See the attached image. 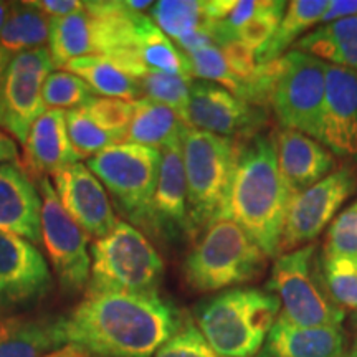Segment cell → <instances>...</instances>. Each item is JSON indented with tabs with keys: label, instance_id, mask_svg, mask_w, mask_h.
Listing matches in <instances>:
<instances>
[{
	"label": "cell",
	"instance_id": "484cf974",
	"mask_svg": "<svg viewBox=\"0 0 357 357\" xmlns=\"http://www.w3.org/2000/svg\"><path fill=\"white\" fill-rule=\"evenodd\" d=\"M63 68L84 79L93 91L105 98H118L124 101H137L142 98L139 82L106 55L75 58Z\"/></svg>",
	"mask_w": 357,
	"mask_h": 357
},
{
	"label": "cell",
	"instance_id": "7bdbcfd3",
	"mask_svg": "<svg viewBox=\"0 0 357 357\" xmlns=\"http://www.w3.org/2000/svg\"><path fill=\"white\" fill-rule=\"evenodd\" d=\"M47 357H89V356H86V354H84V352L77 349V347L65 346V347H61V349L55 351V352H53V354L47 356Z\"/></svg>",
	"mask_w": 357,
	"mask_h": 357
},
{
	"label": "cell",
	"instance_id": "e575fe53",
	"mask_svg": "<svg viewBox=\"0 0 357 357\" xmlns=\"http://www.w3.org/2000/svg\"><path fill=\"white\" fill-rule=\"evenodd\" d=\"M132 102L134 101L118 100V98L95 96L83 106V109L105 131L111 132L119 141L124 142V136H126L134 113Z\"/></svg>",
	"mask_w": 357,
	"mask_h": 357
},
{
	"label": "cell",
	"instance_id": "60d3db41",
	"mask_svg": "<svg viewBox=\"0 0 357 357\" xmlns=\"http://www.w3.org/2000/svg\"><path fill=\"white\" fill-rule=\"evenodd\" d=\"M357 15V0H329V6L321 17V24L328 25L331 22L349 19Z\"/></svg>",
	"mask_w": 357,
	"mask_h": 357
},
{
	"label": "cell",
	"instance_id": "ba28073f",
	"mask_svg": "<svg viewBox=\"0 0 357 357\" xmlns=\"http://www.w3.org/2000/svg\"><path fill=\"white\" fill-rule=\"evenodd\" d=\"M160 160L162 151L123 142L88 159L86 167L100 178L119 211L132 223L144 227Z\"/></svg>",
	"mask_w": 357,
	"mask_h": 357
},
{
	"label": "cell",
	"instance_id": "cb8c5ba5",
	"mask_svg": "<svg viewBox=\"0 0 357 357\" xmlns=\"http://www.w3.org/2000/svg\"><path fill=\"white\" fill-rule=\"evenodd\" d=\"M294 50L357 71V15L331 22L298 40Z\"/></svg>",
	"mask_w": 357,
	"mask_h": 357
},
{
	"label": "cell",
	"instance_id": "4dcf8cb0",
	"mask_svg": "<svg viewBox=\"0 0 357 357\" xmlns=\"http://www.w3.org/2000/svg\"><path fill=\"white\" fill-rule=\"evenodd\" d=\"M321 273L333 301L341 310H357V258L344 255H323Z\"/></svg>",
	"mask_w": 357,
	"mask_h": 357
},
{
	"label": "cell",
	"instance_id": "6da1fadb",
	"mask_svg": "<svg viewBox=\"0 0 357 357\" xmlns=\"http://www.w3.org/2000/svg\"><path fill=\"white\" fill-rule=\"evenodd\" d=\"M61 323L66 346L89 357H154L184 321L159 293H100L86 294Z\"/></svg>",
	"mask_w": 357,
	"mask_h": 357
},
{
	"label": "cell",
	"instance_id": "b9f144b4",
	"mask_svg": "<svg viewBox=\"0 0 357 357\" xmlns=\"http://www.w3.org/2000/svg\"><path fill=\"white\" fill-rule=\"evenodd\" d=\"M19 153H17V144L10 136L0 131V164H15L20 166Z\"/></svg>",
	"mask_w": 357,
	"mask_h": 357
},
{
	"label": "cell",
	"instance_id": "8fae6325",
	"mask_svg": "<svg viewBox=\"0 0 357 357\" xmlns=\"http://www.w3.org/2000/svg\"><path fill=\"white\" fill-rule=\"evenodd\" d=\"M55 68L48 48L19 53L12 56L0 91V128L25 144L30 128L47 108L42 88Z\"/></svg>",
	"mask_w": 357,
	"mask_h": 357
},
{
	"label": "cell",
	"instance_id": "ee69618b",
	"mask_svg": "<svg viewBox=\"0 0 357 357\" xmlns=\"http://www.w3.org/2000/svg\"><path fill=\"white\" fill-rule=\"evenodd\" d=\"M126 7L132 12L142 13L144 10H149L151 7L154 6V2H149V0H126Z\"/></svg>",
	"mask_w": 357,
	"mask_h": 357
},
{
	"label": "cell",
	"instance_id": "44dd1931",
	"mask_svg": "<svg viewBox=\"0 0 357 357\" xmlns=\"http://www.w3.org/2000/svg\"><path fill=\"white\" fill-rule=\"evenodd\" d=\"M42 199L37 185L15 164H0V231L19 235L37 245Z\"/></svg>",
	"mask_w": 357,
	"mask_h": 357
},
{
	"label": "cell",
	"instance_id": "8d00e7d4",
	"mask_svg": "<svg viewBox=\"0 0 357 357\" xmlns=\"http://www.w3.org/2000/svg\"><path fill=\"white\" fill-rule=\"evenodd\" d=\"M323 255L357 258V200L331 222L324 236Z\"/></svg>",
	"mask_w": 357,
	"mask_h": 357
},
{
	"label": "cell",
	"instance_id": "e0dca14e",
	"mask_svg": "<svg viewBox=\"0 0 357 357\" xmlns=\"http://www.w3.org/2000/svg\"><path fill=\"white\" fill-rule=\"evenodd\" d=\"M144 229L167 240L190 236L182 139L162 149L158 185L147 211Z\"/></svg>",
	"mask_w": 357,
	"mask_h": 357
},
{
	"label": "cell",
	"instance_id": "30bf717a",
	"mask_svg": "<svg viewBox=\"0 0 357 357\" xmlns=\"http://www.w3.org/2000/svg\"><path fill=\"white\" fill-rule=\"evenodd\" d=\"M37 190L42 199L40 231L48 261L63 293L77 294L86 289L91 273L89 236L65 211L48 178L38 182Z\"/></svg>",
	"mask_w": 357,
	"mask_h": 357
},
{
	"label": "cell",
	"instance_id": "836d02e7",
	"mask_svg": "<svg viewBox=\"0 0 357 357\" xmlns=\"http://www.w3.org/2000/svg\"><path fill=\"white\" fill-rule=\"evenodd\" d=\"M187 58H189L192 77L220 84V86L229 89L230 93L243 100V84L231 73L218 45L212 43L199 48V50L189 53Z\"/></svg>",
	"mask_w": 357,
	"mask_h": 357
},
{
	"label": "cell",
	"instance_id": "7a4b0ae2",
	"mask_svg": "<svg viewBox=\"0 0 357 357\" xmlns=\"http://www.w3.org/2000/svg\"><path fill=\"white\" fill-rule=\"evenodd\" d=\"M276 158L273 136L243 141L236 160L227 218L238 223L268 258L280 257V243L291 202Z\"/></svg>",
	"mask_w": 357,
	"mask_h": 357
},
{
	"label": "cell",
	"instance_id": "4fadbf2b",
	"mask_svg": "<svg viewBox=\"0 0 357 357\" xmlns=\"http://www.w3.org/2000/svg\"><path fill=\"white\" fill-rule=\"evenodd\" d=\"M189 126L230 139H252L266 123V109L257 108L220 84L197 79L190 84Z\"/></svg>",
	"mask_w": 357,
	"mask_h": 357
},
{
	"label": "cell",
	"instance_id": "2e32d148",
	"mask_svg": "<svg viewBox=\"0 0 357 357\" xmlns=\"http://www.w3.org/2000/svg\"><path fill=\"white\" fill-rule=\"evenodd\" d=\"M53 184L60 204L88 236L100 240L114 229L118 218L108 192L84 164L77 162L55 174Z\"/></svg>",
	"mask_w": 357,
	"mask_h": 357
},
{
	"label": "cell",
	"instance_id": "603a6c76",
	"mask_svg": "<svg viewBox=\"0 0 357 357\" xmlns=\"http://www.w3.org/2000/svg\"><path fill=\"white\" fill-rule=\"evenodd\" d=\"M132 105L134 113L124 142L162 151L166 146L182 139L187 126L171 108L149 98H141Z\"/></svg>",
	"mask_w": 357,
	"mask_h": 357
},
{
	"label": "cell",
	"instance_id": "7dc6e473",
	"mask_svg": "<svg viewBox=\"0 0 357 357\" xmlns=\"http://www.w3.org/2000/svg\"><path fill=\"white\" fill-rule=\"evenodd\" d=\"M347 357H357V337H356L354 344H352V347H351V351H349V354H347Z\"/></svg>",
	"mask_w": 357,
	"mask_h": 357
},
{
	"label": "cell",
	"instance_id": "d6986e66",
	"mask_svg": "<svg viewBox=\"0 0 357 357\" xmlns=\"http://www.w3.org/2000/svg\"><path fill=\"white\" fill-rule=\"evenodd\" d=\"M275 142L281 177L291 197L336 171V158L314 137L293 129H281Z\"/></svg>",
	"mask_w": 357,
	"mask_h": 357
},
{
	"label": "cell",
	"instance_id": "5b68a950",
	"mask_svg": "<svg viewBox=\"0 0 357 357\" xmlns=\"http://www.w3.org/2000/svg\"><path fill=\"white\" fill-rule=\"evenodd\" d=\"M268 257L238 223L213 222L187 253L182 273L197 293H220L240 288L263 275Z\"/></svg>",
	"mask_w": 357,
	"mask_h": 357
},
{
	"label": "cell",
	"instance_id": "83f0119b",
	"mask_svg": "<svg viewBox=\"0 0 357 357\" xmlns=\"http://www.w3.org/2000/svg\"><path fill=\"white\" fill-rule=\"evenodd\" d=\"M329 6V0H293L288 2L287 12L281 19L278 29L270 38V42L263 45L260 50L255 52L257 65L268 63L278 60L284 55L298 37L319 24L321 17Z\"/></svg>",
	"mask_w": 357,
	"mask_h": 357
},
{
	"label": "cell",
	"instance_id": "ffe728a7",
	"mask_svg": "<svg viewBox=\"0 0 357 357\" xmlns=\"http://www.w3.org/2000/svg\"><path fill=\"white\" fill-rule=\"evenodd\" d=\"M65 346L61 318L0 307V357H47Z\"/></svg>",
	"mask_w": 357,
	"mask_h": 357
},
{
	"label": "cell",
	"instance_id": "1f68e13d",
	"mask_svg": "<svg viewBox=\"0 0 357 357\" xmlns=\"http://www.w3.org/2000/svg\"><path fill=\"white\" fill-rule=\"evenodd\" d=\"M65 119L71 146L79 159H91L111 146L123 144L118 137L93 121L91 116L83 108L65 111Z\"/></svg>",
	"mask_w": 357,
	"mask_h": 357
},
{
	"label": "cell",
	"instance_id": "c3c4849f",
	"mask_svg": "<svg viewBox=\"0 0 357 357\" xmlns=\"http://www.w3.org/2000/svg\"><path fill=\"white\" fill-rule=\"evenodd\" d=\"M352 321H354V324L357 326V310L354 311V318H352Z\"/></svg>",
	"mask_w": 357,
	"mask_h": 357
},
{
	"label": "cell",
	"instance_id": "f6af8a7d",
	"mask_svg": "<svg viewBox=\"0 0 357 357\" xmlns=\"http://www.w3.org/2000/svg\"><path fill=\"white\" fill-rule=\"evenodd\" d=\"M10 60H12V56L0 48V91H2L3 77H6V70H7L8 63H10Z\"/></svg>",
	"mask_w": 357,
	"mask_h": 357
},
{
	"label": "cell",
	"instance_id": "9c48e42d",
	"mask_svg": "<svg viewBox=\"0 0 357 357\" xmlns=\"http://www.w3.org/2000/svg\"><path fill=\"white\" fill-rule=\"evenodd\" d=\"M328 63L307 53L291 50L283 55V70L270 106L283 129L321 139Z\"/></svg>",
	"mask_w": 357,
	"mask_h": 357
},
{
	"label": "cell",
	"instance_id": "d590c367",
	"mask_svg": "<svg viewBox=\"0 0 357 357\" xmlns=\"http://www.w3.org/2000/svg\"><path fill=\"white\" fill-rule=\"evenodd\" d=\"M287 7L288 2H283V0H265L257 15L238 30L236 40L247 45L253 52H258L273 37L287 12Z\"/></svg>",
	"mask_w": 357,
	"mask_h": 357
},
{
	"label": "cell",
	"instance_id": "f35d334b",
	"mask_svg": "<svg viewBox=\"0 0 357 357\" xmlns=\"http://www.w3.org/2000/svg\"><path fill=\"white\" fill-rule=\"evenodd\" d=\"M218 48H220L223 56H225L227 65H229L231 73L243 84L257 68L255 52L240 42V40H230V42L220 43Z\"/></svg>",
	"mask_w": 357,
	"mask_h": 357
},
{
	"label": "cell",
	"instance_id": "f1b7e54d",
	"mask_svg": "<svg viewBox=\"0 0 357 357\" xmlns=\"http://www.w3.org/2000/svg\"><path fill=\"white\" fill-rule=\"evenodd\" d=\"M149 10L151 20L176 42L202 29L212 32L205 17V0H160Z\"/></svg>",
	"mask_w": 357,
	"mask_h": 357
},
{
	"label": "cell",
	"instance_id": "9a60e30c",
	"mask_svg": "<svg viewBox=\"0 0 357 357\" xmlns=\"http://www.w3.org/2000/svg\"><path fill=\"white\" fill-rule=\"evenodd\" d=\"M321 144L334 158L357 162V71L328 65Z\"/></svg>",
	"mask_w": 357,
	"mask_h": 357
},
{
	"label": "cell",
	"instance_id": "ab89813d",
	"mask_svg": "<svg viewBox=\"0 0 357 357\" xmlns=\"http://www.w3.org/2000/svg\"><path fill=\"white\" fill-rule=\"evenodd\" d=\"M30 3L42 10L47 17H50L52 20L73 15L84 8V2H79V0H37V2Z\"/></svg>",
	"mask_w": 357,
	"mask_h": 357
},
{
	"label": "cell",
	"instance_id": "bcb514c9",
	"mask_svg": "<svg viewBox=\"0 0 357 357\" xmlns=\"http://www.w3.org/2000/svg\"><path fill=\"white\" fill-rule=\"evenodd\" d=\"M8 12H10V2H0V32H2L3 25H6Z\"/></svg>",
	"mask_w": 357,
	"mask_h": 357
},
{
	"label": "cell",
	"instance_id": "f546056e",
	"mask_svg": "<svg viewBox=\"0 0 357 357\" xmlns=\"http://www.w3.org/2000/svg\"><path fill=\"white\" fill-rule=\"evenodd\" d=\"M141 84L142 98H149L155 102L171 108L182 121L189 126V98H190V77H177V75L159 73V71H146L137 78Z\"/></svg>",
	"mask_w": 357,
	"mask_h": 357
},
{
	"label": "cell",
	"instance_id": "7c38bea8",
	"mask_svg": "<svg viewBox=\"0 0 357 357\" xmlns=\"http://www.w3.org/2000/svg\"><path fill=\"white\" fill-rule=\"evenodd\" d=\"M357 176L351 167L336 169L311 189L294 195L289 202L280 243V255L312 243L334 220V215L354 194Z\"/></svg>",
	"mask_w": 357,
	"mask_h": 357
},
{
	"label": "cell",
	"instance_id": "8992f818",
	"mask_svg": "<svg viewBox=\"0 0 357 357\" xmlns=\"http://www.w3.org/2000/svg\"><path fill=\"white\" fill-rule=\"evenodd\" d=\"M89 252L91 273L86 294L159 293L164 261L154 245L131 223L118 220Z\"/></svg>",
	"mask_w": 357,
	"mask_h": 357
},
{
	"label": "cell",
	"instance_id": "ac0fdd59",
	"mask_svg": "<svg viewBox=\"0 0 357 357\" xmlns=\"http://www.w3.org/2000/svg\"><path fill=\"white\" fill-rule=\"evenodd\" d=\"M79 162L66 129L65 111L47 109L40 116L24 144V166L35 185L48 176Z\"/></svg>",
	"mask_w": 357,
	"mask_h": 357
},
{
	"label": "cell",
	"instance_id": "5bb4252c",
	"mask_svg": "<svg viewBox=\"0 0 357 357\" xmlns=\"http://www.w3.org/2000/svg\"><path fill=\"white\" fill-rule=\"evenodd\" d=\"M52 289L50 268L38 248L19 235L0 231V307L33 305Z\"/></svg>",
	"mask_w": 357,
	"mask_h": 357
},
{
	"label": "cell",
	"instance_id": "d4e9b609",
	"mask_svg": "<svg viewBox=\"0 0 357 357\" xmlns=\"http://www.w3.org/2000/svg\"><path fill=\"white\" fill-rule=\"evenodd\" d=\"M134 53L147 71L192 78L190 63L185 53L144 13L137 19Z\"/></svg>",
	"mask_w": 357,
	"mask_h": 357
},
{
	"label": "cell",
	"instance_id": "52a82bcc",
	"mask_svg": "<svg viewBox=\"0 0 357 357\" xmlns=\"http://www.w3.org/2000/svg\"><path fill=\"white\" fill-rule=\"evenodd\" d=\"M265 289L280 300V314L298 326L337 328L346 318L326 288L316 243L276 257Z\"/></svg>",
	"mask_w": 357,
	"mask_h": 357
},
{
	"label": "cell",
	"instance_id": "277c9868",
	"mask_svg": "<svg viewBox=\"0 0 357 357\" xmlns=\"http://www.w3.org/2000/svg\"><path fill=\"white\" fill-rule=\"evenodd\" d=\"M240 146L242 142L230 137L194 128L182 134L192 240H197L213 222L227 218Z\"/></svg>",
	"mask_w": 357,
	"mask_h": 357
},
{
	"label": "cell",
	"instance_id": "4316f807",
	"mask_svg": "<svg viewBox=\"0 0 357 357\" xmlns=\"http://www.w3.org/2000/svg\"><path fill=\"white\" fill-rule=\"evenodd\" d=\"M52 19L30 2L10 3V12L0 32V48L10 56L45 48L50 40Z\"/></svg>",
	"mask_w": 357,
	"mask_h": 357
},
{
	"label": "cell",
	"instance_id": "d6a6232c",
	"mask_svg": "<svg viewBox=\"0 0 357 357\" xmlns=\"http://www.w3.org/2000/svg\"><path fill=\"white\" fill-rule=\"evenodd\" d=\"M42 98L47 109L70 111L83 108L95 98V91L84 79L63 70L48 75L42 88Z\"/></svg>",
	"mask_w": 357,
	"mask_h": 357
},
{
	"label": "cell",
	"instance_id": "74e56055",
	"mask_svg": "<svg viewBox=\"0 0 357 357\" xmlns=\"http://www.w3.org/2000/svg\"><path fill=\"white\" fill-rule=\"evenodd\" d=\"M154 357H220L205 341L199 328L187 319Z\"/></svg>",
	"mask_w": 357,
	"mask_h": 357
},
{
	"label": "cell",
	"instance_id": "3957f363",
	"mask_svg": "<svg viewBox=\"0 0 357 357\" xmlns=\"http://www.w3.org/2000/svg\"><path fill=\"white\" fill-rule=\"evenodd\" d=\"M273 293L261 288H231L200 301L195 326L220 357H255L280 316Z\"/></svg>",
	"mask_w": 357,
	"mask_h": 357
},
{
	"label": "cell",
	"instance_id": "7402d4cb",
	"mask_svg": "<svg viewBox=\"0 0 357 357\" xmlns=\"http://www.w3.org/2000/svg\"><path fill=\"white\" fill-rule=\"evenodd\" d=\"M346 346L341 326L306 328L280 314L255 357H346Z\"/></svg>",
	"mask_w": 357,
	"mask_h": 357
}]
</instances>
